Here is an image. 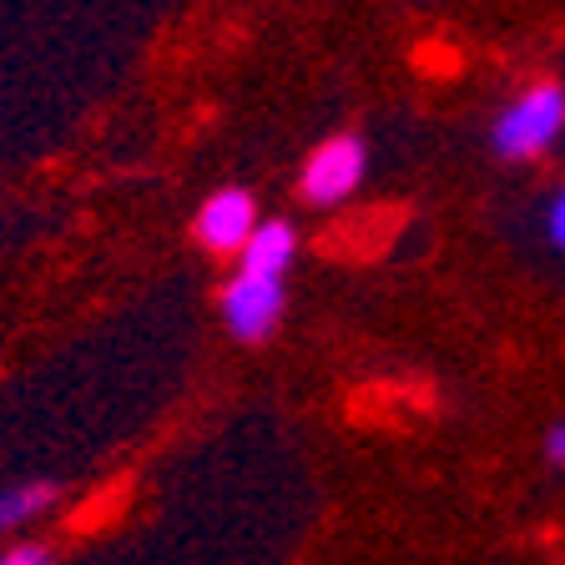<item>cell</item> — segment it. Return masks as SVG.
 <instances>
[{
  "label": "cell",
  "instance_id": "9c48e42d",
  "mask_svg": "<svg viewBox=\"0 0 565 565\" xmlns=\"http://www.w3.org/2000/svg\"><path fill=\"white\" fill-rule=\"evenodd\" d=\"M0 565H51V555L41 545H15V551L0 555Z\"/></svg>",
  "mask_w": 565,
  "mask_h": 565
},
{
  "label": "cell",
  "instance_id": "3957f363",
  "mask_svg": "<svg viewBox=\"0 0 565 565\" xmlns=\"http://www.w3.org/2000/svg\"><path fill=\"white\" fill-rule=\"evenodd\" d=\"M223 318L243 343H263L282 318V278L237 268L223 288Z\"/></svg>",
  "mask_w": 565,
  "mask_h": 565
},
{
  "label": "cell",
  "instance_id": "7a4b0ae2",
  "mask_svg": "<svg viewBox=\"0 0 565 565\" xmlns=\"http://www.w3.org/2000/svg\"><path fill=\"white\" fill-rule=\"evenodd\" d=\"M369 172V147L364 137H353V131H339V137L318 141L313 152H308L303 172H298V192H303L313 207H339L359 192Z\"/></svg>",
  "mask_w": 565,
  "mask_h": 565
},
{
  "label": "cell",
  "instance_id": "6da1fadb",
  "mask_svg": "<svg viewBox=\"0 0 565 565\" xmlns=\"http://www.w3.org/2000/svg\"><path fill=\"white\" fill-rule=\"evenodd\" d=\"M565 131V92L555 82H541L520 92L515 102L494 117L490 127V152L500 162H535L561 141Z\"/></svg>",
  "mask_w": 565,
  "mask_h": 565
},
{
  "label": "cell",
  "instance_id": "277c9868",
  "mask_svg": "<svg viewBox=\"0 0 565 565\" xmlns=\"http://www.w3.org/2000/svg\"><path fill=\"white\" fill-rule=\"evenodd\" d=\"M253 227H258V202L247 188H223L198 207V243L207 253H237Z\"/></svg>",
  "mask_w": 565,
  "mask_h": 565
},
{
  "label": "cell",
  "instance_id": "5b68a950",
  "mask_svg": "<svg viewBox=\"0 0 565 565\" xmlns=\"http://www.w3.org/2000/svg\"><path fill=\"white\" fill-rule=\"evenodd\" d=\"M298 258V233L294 223H282V217H268L247 233V243L237 247V268H253V273H273V278H288Z\"/></svg>",
  "mask_w": 565,
  "mask_h": 565
},
{
  "label": "cell",
  "instance_id": "ba28073f",
  "mask_svg": "<svg viewBox=\"0 0 565 565\" xmlns=\"http://www.w3.org/2000/svg\"><path fill=\"white\" fill-rule=\"evenodd\" d=\"M545 237H551V243L565 253V188L555 192L551 207H545Z\"/></svg>",
  "mask_w": 565,
  "mask_h": 565
},
{
  "label": "cell",
  "instance_id": "8992f818",
  "mask_svg": "<svg viewBox=\"0 0 565 565\" xmlns=\"http://www.w3.org/2000/svg\"><path fill=\"white\" fill-rule=\"evenodd\" d=\"M51 500H56V484H21V490H6L0 494V535L25 525V520H35L41 510H51Z\"/></svg>",
  "mask_w": 565,
  "mask_h": 565
},
{
  "label": "cell",
  "instance_id": "52a82bcc",
  "mask_svg": "<svg viewBox=\"0 0 565 565\" xmlns=\"http://www.w3.org/2000/svg\"><path fill=\"white\" fill-rule=\"evenodd\" d=\"M541 459L551 465V470H565V419L545 424V435H541Z\"/></svg>",
  "mask_w": 565,
  "mask_h": 565
}]
</instances>
